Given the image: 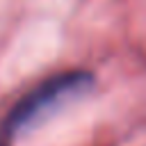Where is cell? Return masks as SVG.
I'll list each match as a JSON object with an SVG mask.
<instances>
[{
	"instance_id": "1",
	"label": "cell",
	"mask_w": 146,
	"mask_h": 146,
	"mask_svg": "<svg viewBox=\"0 0 146 146\" xmlns=\"http://www.w3.org/2000/svg\"><path fill=\"white\" fill-rule=\"evenodd\" d=\"M91 87V75L84 71L73 73H59L46 82H41L34 91H30L9 114L5 128L7 132H16L21 128H27L34 121H41L52 110L66 105L68 100L78 98Z\"/></svg>"
}]
</instances>
